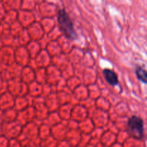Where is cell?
I'll list each match as a JSON object with an SVG mask.
<instances>
[{"mask_svg":"<svg viewBox=\"0 0 147 147\" xmlns=\"http://www.w3.org/2000/svg\"><path fill=\"white\" fill-rule=\"evenodd\" d=\"M127 132L131 137L141 139L144 136V121L141 118L133 116L129 119L127 123Z\"/></svg>","mask_w":147,"mask_h":147,"instance_id":"obj_2","label":"cell"},{"mask_svg":"<svg viewBox=\"0 0 147 147\" xmlns=\"http://www.w3.org/2000/svg\"><path fill=\"white\" fill-rule=\"evenodd\" d=\"M57 22L60 31L67 39L76 40L78 38L70 16L63 9L59 10L57 14Z\"/></svg>","mask_w":147,"mask_h":147,"instance_id":"obj_1","label":"cell"},{"mask_svg":"<svg viewBox=\"0 0 147 147\" xmlns=\"http://www.w3.org/2000/svg\"><path fill=\"white\" fill-rule=\"evenodd\" d=\"M136 75L137 78L142 83L147 84V70L142 67H138L136 69Z\"/></svg>","mask_w":147,"mask_h":147,"instance_id":"obj_4","label":"cell"},{"mask_svg":"<svg viewBox=\"0 0 147 147\" xmlns=\"http://www.w3.org/2000/svg\"><path fill=\"white\" fill-rule=\"evenodd\" d=\"M103 74L106 82L111 86H116L119 85V79L116 73L110 69H104Z\"/></svg>","mask_w":147,"mask_h":147,"instance_id":"obj_3","label":"cell"}]
</instances>
